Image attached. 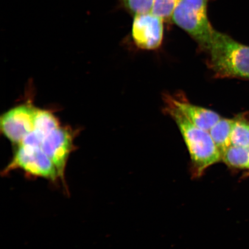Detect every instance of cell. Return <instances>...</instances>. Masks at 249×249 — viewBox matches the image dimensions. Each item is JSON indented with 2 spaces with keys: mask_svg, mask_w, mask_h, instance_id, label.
<instances>
[{
  "mask_svg": "<svg viewBox=\"0 0 249 249\" xmlns=\"http://www.w3.org/2000/svg\"><path fill=\"white\" fill-rule=\"evenodd\" d=\"M207 65L217 79L249 80V46L216 31L206 51Z\"/></svg>",
  "mask_w": 249,
  "mask_h": 249,
  "instance_id": "obj_1",
  "label": "cell"
},
{
  "mask_svg": "<svg viewBox=\"0 0 249 249\" xmlns=\"http://www.w3.org/2000/svg\"><path fill=\"white\" fill-rule=\"evenodd\" d=\"M164 102V111L175 121L188 149L193 176L200 177L208 167L222 160V154L209 131L196 126L170 102Z\"/></svg>",
  "mask_w": 249,
  "mask_h": 249,
  "instance_id": "obj_2",
  "label": "cell"
},
{
  "mask_svg": "<svg viewBox=\"0 0 249 249\" xmlns=\"http://www.w3.org/2000/svg\"><path fill=\"white\" fill-rule=\"evenodd\" d=\"M208 0H180L172 20L206 51L216 30L208 19Z\"/></svg>",
  "mask_w": 249,
  "mask_h": 249,
  "instance_id": "obj_3",
  "label": "cell"
},
{
  "mask_svg": "<svg viewBox=\"0 0 249 249\" xmlns=\"http://www.w3.org/2000/svg\"><path fill=\"white\" fill-rule=\"evenodd\" d=\"M11 163L5 172L20 169L28 176L41 177L55 181L61 178L57 167L39 147L20 144L17 145Z\"/></svg>",
  "mask_w": 249,
  "mask_h": 249,
  "instance_id": "obj_4",
  "label": "cell"
},
{
  "mask_svg": "<svg viewBox=\"0 0 249 249\" xmlns=\"http://www.w3.org/2000/svg\"><path fill=\"white\" fill-rule=\"evenodd\" d=\"M38 108L30 105L18 106L5 112L0 118V129L6 138L20 144L35 128Z\"/></svg>",
  "mask_w": 249,
  "mask_h": 249,
  "instance_id": "obj_5",
  "label": "cell"
},
{
  "mask_svg": "<svg viewBox=\"0 0 249 249\" xmlns=\"http://www.w3.org/2000/svg\"><path fill=\"white\" fill-rule=\"evenodd\" d=\"M39 147L51 159L64 180L68 158L73 151V133L69 127L59 126L40 139Z\"/></svg>",
  "mask_w": 249,
  "mask_h": 249,
  "instance_id": "obj_6",
  "label": "cell"
},
{
  "mask_svg": "<svg viewBox=\"0 0 249 249\" xmlns=\"http://www.w3.org/2000/svg\"><path fill=\"white\" fill-rule=\"evenodd\" d=\"M163 21L151 12L135 15L132 36L137 47L145 51L160 48L163 38Z\"/></svg>",
  "mask_w": 249,
  "mask_h": 249,
  "instance_id": "obj_7",
  "label": "cell"
},
{
  "mask_svg": "<svg viewBox=\"0 0 249 249\" xmlns=\"http://www.w3.org/2000/svg\"><path fill=\"white\" fill-rule=\"evenodd\" d=\"M163 100L172 104L196 126L207 131H210L214 124L222 118L210 109L192 104L181 94L171 95L166 93L163 96Z\"/></svg>",
  "mask_w": 249,
  "mask_h": 249,
  "instance_id": "obj_8",
  "label": "cell"
},
{
  "mask_svg": "<svg viewBox=\"0 0 249 249\" xmlns=\"http://www.w3.org/2000/svg\"><path fill=\"white\" fill-rule=\"evenodd\" d=\"M234 118H222L210 130V135L216 147L222 155L231 145V135Z\"/></svg>",
  "mask_w": 249,
  "mask_h": 249,
  "instance_id": "obj_9",
  "label": "cell"
},
{
  "mask_svg": "<svg viewBox=\"0 0 249 249\" xmlns=\"http://www.w3.org/2000/svg\"><path fill=\"white\" fill-rule=\"evenodd\" d=\"M222 161L233 169L249 170V147L230 145L224 152Z\"/></svg>",
  "mask_w": 249,
  "mask_h": 249,
  "instance_id": "obj_10",
  "label": "cell"
},
{
  "mask_svg": "<svg viewBox=\"0 0 249 249\" xmlns=\"http://www.w3.org/2000/svg\"><path fill=\"white\" fill-rule=\"evenodd\" d=\"M60 126V121L51 111L38 108L34 132L39 141L47 134Z\"/></svg>",
  "mask_w": 249,
  "mask_h": 249,
  "instance_id": "obj_11",
  "label": "cell"
},
{
  "mask_svg": "<svg viewBox=\"0 0 249 249\" xmlns=\"http://www.w3.org/2000/svg\"><path fill=\"white\" fill-rule=\"evenodd\" d=\"M231 145L249 147V121L244 116H238L234 118Z\"/></svg>",
  "mask_w": 249,
  "mask_h": 249,
  "instance_id": "obj_12",
  "label": "cell"
},
{
  "mask_svg": "<svg viewBox=\"0 0 249 249\" xmlns=\"http://www.w3.org/2000/svg\"><path fill=\"white\" fill-rule=\"evenodd\" d=\"M179 1L180 0H154L151 12L163 21L169 20L172 18Z\"/></svg>",
  "mask_w": 249,
  "mask_h": 249,
  "instance_id": "obj_13",
  "label": "cell"
},
{
  "mask_svg": "<svg viewBox=\"0 0 249 249\" xmlns=\"http://www.w3.org/2000/svg\"><path fill=\"white\" fill-rule=\"evenodd\" d=\"M133 14L140 15L151 12L154 0H120Z\"/></svg>",
  "mask_w": 249,
  "mask_h": 249,
  "instance_id": "obj_14",
  "label": "cell"
}]
</instances>
